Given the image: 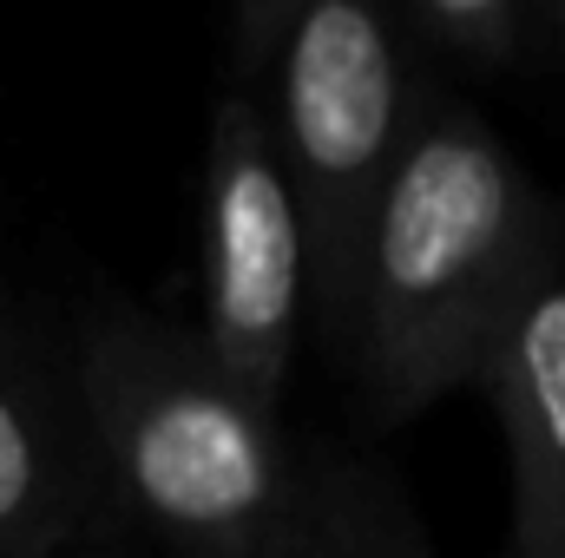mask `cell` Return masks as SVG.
<instances>
[{"label": "cell", "mask_w": 565, "mask_h": 558, "mask_svg": "<svg viewBox=\"0 0 565 558\" xmlns=\"http://www.w3.org/2000/svg\"><path fill=\"white\" fill-rule=\"evenodd\" d=\"M427 73H513L553 53V0H395Z\"/></svg>", "instance_id": "obj_8"}, {"label": "cell", "mask_w": 565, "mask_h": 558, "mask_svg": "<svg viewBox=\"0 0 565 558\" xmlns=\"http://www.w3.org/2000/svg\"><path fill=\"white\" fill-rule=\"evenodd\" d=\"M302 533L296 558H440L422 533L415 500L402 480L329 440H302Z\"/></svg>", "instance_id": "obj_7"}, {"label": "cell", "mask_w": 565, "mask_h": 558, "mask_svg": "<svg viewBox=\"0 0 565 558\" xmlns=\"http://www.w3.org/2000/svg\"><path fill=\"white\" fill-rule=\"evenodd\" d=\"M119 526L66 362V329L40 322L0 270V558H60Z\"/></svg>", "instance_id": "obj_5"}, {"label": "cell", "mask_w": 565, "mask_h": 558, "mask_svg": "<svg viewBox=\"0 0 565 558\" xmlns=\"http://www.w3.org/2000/svg\"><path fill=\"white\" fill-rule=\"evenodd\" d=\"M231 79L250 86L309 250V322L335 302L349 250L395 158L434 106V73L408 46L395 0L244 7Z\"/></svg>", "instance_id": "obj_3"}, {"label": "cell", "mask_w": 565, "mask_h": 558, "mask_svg": "<svg viewBox=\"0 0 565 558\" xmlns=\"http://www.w3.org/2000/svg\"><path fill=\"white\" fill-rule=\"evenodd\" d=\"M480 388L507 440V539L493 558H565V264L520 302Z\"/></svg>", "instance_id": "obj_6"}, {"label": "cell", "mask_w": 565, "mask_h": 558, "mask_svg": "<svg viewBox=\"0 0 565 558\" xmlns=\"http://www.w3.org/2000/svg\"><path fill=\"white\" fill-rule=\"evenodd\" d=\"M559 264L565 204L473 106L434 93L316 329L355 401L402 427L454 388H480L507 322Z\"/></svg>", "instance_id": "obj_1"}, {"label": "cell", "mask_w": 565, "mask_h": 558, "mask_svg": "<svg viewBox=\"0 0 565 558\" xmlns=\"http://www.w3.org/2000/svg\"><path fill=\"white\" fill-rule=\"evenodd\" d=\"M204 355L264 408L282 415L296 342L309 322V250L282 184L264 112L244 79L211 106L198 178V315H184Z\"/></svg>", "instance_id": "obj_4"}, {"label": "cell", "mask_w": 565, "mask_h": 558, "mask_svg": "<svg viewBox=\"0 0 565 558\" xmlns=\"http://www.w3.org/2000/svg\"><path fill=\"white\" fill-rule=\"evenodd\" d=\"M553 60H565V0H553Z\"/></svg>", "instance_id": "obj_10"}, {"label": "cell", "mask_w": 565, "mask_h": 558, "mask_svg": "<svg viewBox=\"0 0 565 558\" xmlns=\"http://www.w3.org/2000/svg\"><path fill=\"white\" fill-rule=\"evenodd\" d=\"M132 546H139V539H132V526L119 519V526H106V533H93L86 546H73V552H60V558H139Z\"/></svg>", "instance_id": "obj_9"}, {"label": "cell", "mask_w": 565, "mask_h": 558, "mask_svg": "<svg viewBox=\"0 0 565 558\" xmlns=\"http://www.w3.org/2000/svg\"><path fill=\"white\" fill-rule=\"evenodd\" d=\"M60 329L99 480L132 539L171 558H296L302 440L204 355L184 315L99 296Z\"/></svg>", "instance_id": "obj_2"}]
</instances>
